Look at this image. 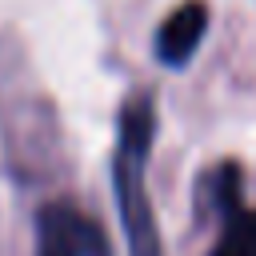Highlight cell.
I'll return each instance as SVG.
<instances>
[{"label": "cell", "mask_w": 256, "mask_h": 256, "mask_svg": "<svg viewBox=\"0 0 256 256\" xmlns=\"http://www.w3.org/2000/svg\"><path fill=\"white\" fill-rule=\"evenodd\" d=\"M36 256H112L104 228L76 204H44L36 220Z\"/></svg>", "instance_id": "2"}, {"label": "cell", "mask_w": 256, "mask_h": 256, "mask_svg": "<svg viewBox=\"0 0 256 256\" xmlns=\"http://www.w3.org/2000/svg\"><path fill=\"white\" fill-rule=\"evenodd\" d=\"M204 32H208V4L204 0H184L156 32V60L168 64V68H184L196 56Z\"/></svg>", "instance_id": "3"}, {"label": "cell", "mask_w": 256, "mask_h": 256, "mask_svg": "<svg viewBox=\"0 0 256 256\" xmlns=\"http://www.w3.org/2000/svg\"><path fill=\"white\" fill-rule=\"evenodd\" d=\"M212 256H256V212H244L240 204L224 208V232Z\"/></svg>", "instance_id": "4"}, {"label": "cell", "mask_w": 256, "mask_h": 256, "mask_svg": "<svg viewBox=\"0 0 256 256\" xmlns=\"http://www.w3.org/2000/svg\"><path fill=\"white\" fill-rule=\"evenodd\" d=\"M152 132H156L152 100L148 96H132L124 104V112H120L116 160H112L116 208H120V224H124L132 256H164L160 252V228H156L152 200H148V180H144L148 152H152Z\"/></svg>", "instance_id": "1"}]
</instances>
